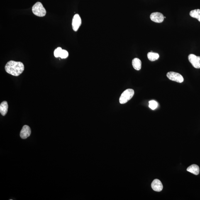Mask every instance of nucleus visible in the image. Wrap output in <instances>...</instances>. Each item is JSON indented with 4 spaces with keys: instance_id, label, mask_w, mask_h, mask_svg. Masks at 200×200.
Returning a JSON list of instances; mask_svg holds the SVG:
<instances>
[{
    "instance_id": "obj_3",
    "label": "nucleus",
    "mask_w": 200,
    "mask_h": 200,
    "mask_svg": "<svg viewBox=\"0 0 200 200\" xmlns=\"http://www.w3.org/2000/svg\"><path fill=\"white\" fill-rule=\"evenodd\" d=\"M134 94V91L131 89H128L124 91L119 98V102L121 104H125L132 99Z\"/></svg>"
},
{
    "instance_id": "obj_7",
    "label": "nucleus",
    "mask_w": 200,
    "mask_h": 200,
    "mask_svg": "<svg viewBox=\"0 0 200 200\" xmlns=\"http://www.w3.org/2000/svg\"><path fill=\"white\" fill-rule=\"evenodd\" d=\"M150 19L152 21L156 23H160L163 22L164 19V15L158 12L152 13L150 15Z\"/></svg>"
},
{
    "instance_id": "obj_9",
    "label": "nucleus",
    "mask_w": 200,
    "mask_h": 200,
    "mask_svg": "<svg viewBox=\"0 0 200 200\" xmlns=\"http://www.w3.org/2000/svg\"><path fill=\"white\" fill-rule=\"evenodd\" d=\"M151 187L154 191L157 192L162 191L163 188L162 182L158 179L154 180L152 183Z\"/></svg>"
},
{
    "instance_id": "obj_16",
    "label": "nucleus",
    "mask_w": 200,
    "mask_h": 200,
    "mask_svg": "<svg viewBox=\"0 0 200 200\" xmlns=\"http://www.w3.org/2000/svg\"><path fill=\"white\" fill-rule=\"evenodd\" d=\"M69 53L67 51L65 50H62L60 52V57L62 59H65L68 57Z\"/></svg>"
},
{
    "instance_id": "obj_2",
    "label": "nucleus",
    "mask_w": 200,
    "mask_h": 200,
    "mask_svg": "<svg viewBox=\"0 0 200 200\" xmlns=\"http://www.w3.org/2000/svg\"><path fill=\"white\" fill-rule=\"evenodd\" d=\"M32 11L34 14L39 17L44 16L46 15V10L40 2H37L34 5Z\"/></svg>"
},
{
    "instance_id": "obj_17",
    "label": "nucleus",
    "mask_w": 200,
    "mask_h": 200,
    "mask_svg": "<svg viewBox=\"0 0 200 200\" xmlns=\"http://www.w3.org/2000/svg\"><path fill=\"white\" fill-rule=\"evenodd\" d=\"M61 47H58L54 51V55L56 57H60L61 52L62 50Z\"/></svg>"
},
{
    "instance_id": "obj_15",
    "label": "nucleus",
    "mask_w": 200,
    "mask_h": 200,
    "mask_svg": "<svg viewBox=\"0 0 200 200\" xmlns=\"http://www.w3.org/2000/svg\"><path fill=\"white\" fill-rule=\"evenodd\" d=\"M149 107L152 110H155L157 108V102L152 100L149 102Z\"/></svg>"
},
{
    "instance_id": "obj_1",
    "label": "nucleus",
    "mask_w": 200,
    "mask_h": 200,
    "mask_svg": "<svg viewBox=\"0 0 200 200\" xmlns=\"http://www.w3.org/2000/svg\"><path fill=\"white\" fill-rule=\"evenodd\" d=\"M5 69L8 74L17 77L22 73L24 66L21 62L10 60L6 64Z\"/></svg>"
},
{
    "instance_id": "obj_11",
    "label": "nucleus",
    "mask_w": 200,
    "mask_h": 200,
    "mask_svg": "<svg viewBox=\"0 0 200 200\" xmlns=\"http://www.w3.org/2000/svg\"><path fill=\"white\" fill-rule=\"evenodd\" d=\"M187 171L195 175H198L199 173V167L198 165L193 164L188 168Z\"/></svg>"
},
{
    "instance_id": "obj_12",
    "label": "nucleus",
    "mask_w": 200,
    "mask_h": 200,
    "mask_svg": "<svg viewBox=\"0 0 200 200\" xmlns=\"http://www.w3.org/2000/svg\"><path fill=\"white\" fill-rule=\"evenodd\" d=\"M132 64L133 67L135 70H140L141 68L142 62L141 60L138 58H135L133 59L132 61Z\"/></svg>"
},
{
    "instance_id": "obj_4",
    "label": "nucleus",
    "mask_w": 200,
    "mask_h": 200,
    "mask_svg": "<svg viewBox=\"0 0 200 200\" xmlns=\"http://www.w3.org/2000/svg\"><path fill=\"white\" fill-rule=\"evenodd\" d=\"M167 77L170 80L175 82L181 83L184 82V79L182 75L178 73L170 72H168L167 74Z\"/></svg>"
},
{
    "instance_id": "obj_13",
    "label": "nucleus",
    "mask_w": 200,
    "mask_h": 200,
    "mask_svg": "<svg viewBox=\"0 0 200 200\" xmlns=\"http://www.w3.org/2000/svg\"><path fill=\"white\" fill-rule=\"evenodd\" d=\"M189 15L191 17L196 19L200 22V9L192 10L190 12Z\"/></svg>"
},
{
    "instance_id": "obj_5",
    "label": "nucleus",
    "mask_w": 200,
    "mask_h": 200,
    "mask_svg": "<svg viewBox=\"0 0 200 200\" xmlns=\"http://www.w3.org/2000/svg\"><path fill=\"white\" fill-rule=\"evenodd\" d=\"M188 58L193 67L196 69L200 68V57L191 54L188 56Z\"/></svg>"
},
{
    "instance_id": "obj_8",
    "label": "nucleus",
    "mask_w": 200,
    "mask_h": 200,
    "mask_svg": "<svg viewBox=\"0 0 200 200\" xmlns=\"http://www.w3.org/2000/svg\"><path fill=\"white\" fill-rule=\"evenodd\" d=\"M31 133V130L29 126L25 125L22 128L20 133V136L22 139H26L30 136Z\"/></svg>"
},
{
    "instance_id": "obj_10",
    "label": "nucleus",
    "mask_w": 200,
    "mask_h": 200,
    "mask_svg": "<svg viewBox=\"0 0 200 200\" xmlns=\"http://www.w3.org/2000/svg\"><path fill=\"white\" fill-rule=\"evenodd\" d=\"M8 105L6 101H3L0 105V113L3 116H5L7 113Z\"/></svg>"
},
{
    "instance_id": "obj_14",
    "label": "nucleus",
    "mask_w": 200,
    "mask_h": 200,
    "mask_svg": "<svg viewBox=\"0 0 200 200\" xmlns=\"http://www.w3.org/2000/svg\"><path fill=\"white\" fill-rule=\"evenodd\" d=\"M149 60L151 61H155L159 58V55L158 53H154L153 52H149L147 55Z\"/></svg>"
},
{
    "instance_id": "obj_6",
    "label": "nucleus",
    "mask_w": 200,
    "mask_h": 200,
    "mask_svg": "<svg viewBox=\"0 0 200 200\" xmlns=\"http://www.w3.org/2000/svg\"><path fill=\"white\" fill-rule=\"evenodd\" d=\"M81 23H82V21L79 15L77 14L74 15L72 22L73 29L74 31H77L81 26Z\"/></svg>"
}]
</instances>
